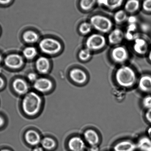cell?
I'll list each match as a JSON object with an SVG mask.
<instances>
[{"mask_svg": "<svg viewBox=\"0 0 151 151\" xmlns=\"http://www.w3.org/2000/svg\"><path fill=\"white\" fill-rule=\"evenodd\" d=\"M142 7L144 11L146 12H151V0H143Z\"/></svg>", "mask_w": 151, "mask_h": 151, "instance_id": "obj_30", "label": "cell"}, {"mask_svg": "<svg viewBox=\"0 0 151 151\" xmlns=\"http://www.w3.org/2000/svg\"><path fill=\"white\" fill-rule=\"evenodd\" d=\"M12 0H0V4L2 5H6L10 3Z\"/></svg>", "mask_w": 151, "mask_h": 151, "instance_id": "obj_35", "label": "cell"}, {"mask_svg": "<svg viewBox=\"0 0 151 151\" xmlns=\"http://www.w3.org/2000/svg\"><path fill=\"white\" fill-rule=\"evenodd\" d=\"M1 151H10L8 150H1Z\"/></svg>", "mask_w": 151, "mask_h": 151, "instance_id": "obj_42", "label": "cell"}, {"mask_svg": "<svg viewBox=\"0 0 151 151\" xmlns=\"http://www.w3.org/2000/svg\"><path fill=\"white\" fill-rule=\"evenodd\" d=\"M41 143L42 147L45 149H52L55 146V140L50 137H45L42 139Z\"/></svg>", "mask_w": 151, "mask_h": 151, "instance_id": "obj_26", "label": "cell"}, {"mask_svg": "<svg viewBox=\"0 0 151 151\" xmlns=\"http://www.w3.org/2000/svg\"><path fill=\"white\" fill-rule=\"evenodd\" d=\"M97 2V0H80V8L83 11H90L94 6Z\"/></svg>", "mask_w": 151, "mask_h": 151, "instance_id": "obj_23", "label": "cell"}, {"mask_svg": "<svg viewBox=\"0 0 151 151\" xmlns=\"http://www.w3.org/2000/svg\"><path fill=\"white\" fill-rule=\"evenodd\" d=\"M42 99L35 92L27 93L22 101V108L25 113L28 115L33 116L39 112L42 105Z\"/></svg>", "mask_w": 151, "mask_h": 151, "instance_id": "obj_2", "label": "cell"}, {"mask_svg": "<svg viewBox=\"0 0 151 151\" xmlns=\"http://www.w3.org/2000/svg\"><path fill=\"white\" fill-rule=\"evenodd\" d=\"M28 79L31 82H35L37 79V76L36 73H31L28 75Z\"/></svg>", "mask_w": 151, "mask_h": 151, "instance_id": "obj_31", "label": "cell"}, {"mask_svg": "<svg viewBox=\"0 0 151 151\" xmlns=\"http://www.w3.org/2000/svg\"><path fill=\"white\" fill-rule=\"evenodd\" d=\"M116 81L121 87L129 88L135 84L137 76L131 67L123 66L117 70L115 74Z\"/></svg>", "mask_w": 151, "mask_h": 151, "instance_id": "obj_1", "label": "cell"}, {"mask_svg": "<svg viewBox=\"0 0 151 151\" xmlns=\"http://www.w3.org/2000/svg\"><path fill=\"white\" fill-rule=\"evenodd\" d=\"M70 76L71 80L75 83L83 84L87 80V76L83 70L79 68H74L70 71Z\"/></svg>", "mask_w": 151, "mask_h": 151, "instance_id": "obj_12", "label": "cell"}, {"mask_svg": "<svg viewBox=\"0 0 151 151\" xmlns=\"http://www.w3.org/2000/svg\"><path fill=\"white\" fill-rule=\"evenodd\" d=\"M68 146L71 151H83L86 148L84 141L78 136L72 137L69 141Z\"/></svg>", "mask_w": 151, "mask_h": 151, "instance_id": "obj_11", "label": "cell"}, {"mask_svg": "<svg viewBox=\"0 0 151 151\" xmlns=\"http://www.w3.org/2000/svg\"><path fill=\"white\" fill-rule=\"evenodd\" d=\"M39 47L42 52L48 55H54L59 52L61 45L58 41L52 38L42 39L39 43Z\"/></svg>", "mask_w": 151, "mask_h": 151, "instance_id": "obj_4", "label": "cell"}, {"mask_svg": "<svg viewBox=\"0 0 151 151\" xmlns=\"http://www.w3.org/2000/svg\"><path fill=\"white\" fill-rule=\"evenodd\" d=\"M4 123V121L3 119L0 116V127L3 125Z\"/></svg>", "mask_w": 151, "mask_h": 151, "instance_id": "obj_39", "label": "cell"}, {"mask_svg": "<svg viewBox=\"0 0 151 151\" xmlns=\"http://www.w3.org/2000/svg\"><path fill=\"white\" fill-rule=\"evenodd\" d=\"M92 28L90 23L84 22L81 24L79 27V31L82 34L87 35L91 31Z\"/></svg>", "mask_w": 151, "mask_h": 151, "instance_id": "obj_27", "label": "cell"}, {"mask_svg": "<svg viewBox=\"0 0 151 151\" xmlns=\"http://www.w3.org/2000/svg\"><path fill=\"white\" fill-rule=\"evenodd\" d=\"M13 86L15 91L19 95L26 94L28 91V85L23 79H16L13 82Z\"/></svg>", "mask_w": 151, "mask_h": 151, "instance_id": "obj_14", "label": "cell"}, {"mask_svg": "<svg viewBox=\"0 0 151 151\" xmlns=\"http://www.w3.org/2000/svg\"><path fill=\"white\" fill-rule=\"evenodd\" d=\"M140 6L139 0H127L124 4V11L127 12L132 14L137 11Z\"/></svg>", "mask_w": 151, "mask_h": 151, "instance_id": "obj_21", "label": "cell"}, {"mask_svg": "<svg viewBox=\"0 0 151 151\" xmlns=\"http://www.w3.org/2000/svg\"><path fill=\"white\" fill-rule=\"evenodd\" d=\"M145 117L148 122L151 124V109L147 110L145 114Z\"/></svg>", "mask_w": 151, "mask_h": 151, "instance_id": "obj_33", "label": "cell"}, {"mask_svg": "<svg viewBox=\"0 0 151 151\" xmlns=\"http://www.w3.org/2000/svg\"><path fill=\"white\" fill-rule=\"evenodd\" d=\"M137 149L140 151H151V140L148 136H142L138 140Z\"/></svg>", "mask_w": 151, "mask_h": 151, "instance_id": "obj_20", "label": "cell"}, {"mask_svg": "<svg viewBox=\"0 0 151 151\" xmlns=\"http://www.w3.org/2000/svg\"><path fill=\"white\" fill-rule=\"evenodd\" d=\"M142 105L147 110L151 109V95H147L143 98L142 101Z\"/></svg>", "mask_w": 151, "mask_h": 151, "instance_id": "obj_29", "label": "cell"}, {"mask_svg": "<svg viewBox=\"0 0 151 151\" xmlns=\"http://www.w3.org/2000/svg\"><path fill=\"white\" fill-rule=\"evenodd\" d=\"M23 55L28 59H32L35 58L37 55L36 48L33 47H28L25 48L23 51Z\"/></svg>", "mask_w": 151, "mask_h": 151, "instance_id": "obj_25", "label": "cell"}, {"mask_svg": "<svg viewBox=\"0 0 151 151\" xmlns=\"http://www.w3.org/2000/svg\"><path fill=\"white\" fill-rule=\"evenodd\" d=\"M124 35L119 29H115L111 31L108 36V40L112 45H116L121 42L124 39Z\"/></svg>", "mask_w": 151, "mask_h": 151, "instance_id": "obj_13", "label": "cell"}, {"mask_svg": "<svg viewBox=\"0 0 151 151\" xmlns=\"http://www.w3.org/2000/svg\"><path fill=\"white\" fill-rule=\"evenodd\" d=\"M25 139L28 143L32 146L39 144L42 140L39 133L36 131L32 130L26 132L25 134Z\"/></svg>", "mask_w": 151, "mask_h": 151, "instance_id": "obj_18", "label": "cell"}, {"mask_svg": "<svg viewBox=\"0 0 151 151\" xmlns=\"http://www.w3.org/2000/svg\"><path fill=\"white\" fill-rule=\"evenodd\" d=\"M83 151H85V150H83Z\"/></svg>", "mask_w": 151, "mask_h": 151, "instance_id": "obj_43", "label": "cell"}, {"mask_svg": "<svg viewBox=\"0 0 151 151\" xmlns=\"http://www.w3.org/2000/svg\"><path fill=\"white\" fill-rule=\"evenodd\" d=\"M92 28L102 33H107L111 31L113 27L111 20L105 16L95 15L90 19V22Z\"/></svg>", "mask_w": 151, "mask_h": 151, "instance_id": "obj_3", "label": "cell"}, {"mask_svg": "<svg viewBox=\"0 0 151 151\" xmlns=\"http://www.w3.org/2000/svg\"><path fill=\"white\" fill-rule=\"evenodd\" d=\"M33 151H44L43 149L40 147H37L33 150Z\"/></svg>", "mask_w": 151, "mask_h": 151, "instance_id": "obj_37", "label": "cell"}, {"mask_svg": "<svg viewBox=\"0 0 151 151\" xmlns=\"http://www.w3.org/2000/svg\"><path fill=\"white\" fill-rule=\"evenodd\" d=\"M91 51L87 48L82 49L79 53V58L82 61L87 60L91 58Z\"/></svg>", "mask_w": 151, "mask_h": 151, "instance_id": "obj_28", "label": "cell"}, {"mask_svg": "<svg viewBox=\"0 0 151 151\" xmlns=\"http://www.w3.org/2000/svg\"><path fill=\"white\" fill-rule=\"evenodd\" d=\"M85 140L91 146L98 145L100 142L99 135L95 130L88 129L83 133Z\"/></svg>", "mask_w": 151, "mask_h": 151, "instance_id": "obj_10", "label": "cell"}, {"mask_svg": "<svg viewBox=\"0 0 151 151\" xmlns=\"http://www.w3.org/2000/svg\"><path fill=\"white\" fill-rule=\"evenodd\" d=\"M127 21L129 24H136L137 22V18L134 16H131L128 17Z\"/></svg>", "mask_w": 151, "mask_h": 151, "instance_id": "obj_32", "label": "cell"}, {"mask_svg": "<svg viewBox=\"0 0 151 151\" xmlns=\"http://www.w3.org/2000/svg\"><path fill=\"white\" fill-rule=\"evenodd\" d=\"M36 66L37 69L40 73L45 74L48 72L50 67L49 60L44 57H41L37 60Z\"/></svg>", "mask_w": 151, "mask_h": 151, "instance_id": "obj_19", "label": "cell"}, {"mask_svg": "<svg viewBox=\"0 0 151 151\" xmlns=\"http://www.w3.org/2000/svg\"><path fill=\"white\" fill-rule=\"evenodd\" d=\"M148 58H149L150 61H151V49L149 52V55H148Z\"/></svg>", "mask_w": 151, "mask_h": 151, "instance_id": "obj_40", "label": "cell"}, {"mask_svg": "<svg viewBox=\"0 0 151 151\" xmlns=\"http://www.w3.org/2000/svg\"><path fill=\"white\" fill-rule=\"evenodd\" d=\"M113 60L118 63H123L127 60L129 54L127 50L123 46H118L112 50L111 53Z\"/></svg>", "mask_w": 151, "mask_h": 151, "instance_id": "obj_6", "label": "cell"}, {"mask_svg": "<svg viewBox=\"0 0 151 151\" xmlns=\"http://www.w3.org/2000/svg\"><path fill=\"white\" fill-rule=\"evenodd\" d=\"M124 0H97V3L111 10L119 8L124 3Z\"/></svg>", "mask_w": 151, "mask_h": 151, "instance_id": "obj_17", "label": "cell"}, {"mask_svg": "<svg viewBox=\"0 0 151 151\" xmlns=\"http://www.w3.org/2000/svg\"><path fill=\"white\" fill-rule=\"evenodd\" d=\"M114 151H136L137 149L136 143L131 140L121 141L114 145Z\"/></svg>", "mask_w": 151, "mask_h": 151, "instance_id": "obj_8", "label": "cell"}, {"mask_svg": "<svg viewBox=\"0 0 151 151\" xmlns=\"http://www.w3.org/2000/svg\"><path fill=\"white\" fill-rule=\"evenodd\" d=\"M133 49L136 53L139 55H144L147 52L148 44L144 39L137 38L134 40Z\"/></svg>", "mask_w": 151, "mask_h": 151, "instance_id": "obj_16", "label": "cell"}, {"mask_svg": "<svg viewBox=\"0 0 151 151\" xmlns=\"http://www.w3.org/2000/svg\"><path fill=\"white\" fill-rule=\"evenodd\" d=\"M138 87L142 92H151V76L147 75L142 76L139 79Z\"/></svg>", "mask_w": 151, "mask_h": 151, "instance_id": "obj_15", "label": "cell"}, {"mask_svg": "<svg viewBox=\"0 0 151 151\" xmlns=\"http://www.w3.org/2000/svg\"><path fill=\"white\" fill-rule=\"evenodd\" d=\"M148 137L151 140V127L148 128L147 130Z\"/></svg>", "mask_w": 151, "mask_h": 151, "instance_id": "obj_36", "label": "cell"}, {"mask_svg": "<svg viewBox=\"0 0 151 151\" xmlns=\"http://www.w3.org/2000/svg\"><path fill=\"white\" fill-rule=\"evenodd\" d=\"M6 65L9 68L13 69L20 68L24 63L23 58L17 54H11L8 55L5 60Z\"/></svg>", "mask_w": 151, "mask_h": 151, "instance_id": "obj_7", "label": "cell"}, {"mask_svg": "<svg viewBox=\"0 0 151 151\" xmlns=\"http://www.w3.org/2000/svg\"><path fill=\"white\" fill-rule=\"evenodd\" d=\"M34 87L38 91L45 92L48 91L52 87V83L50 80L45 78L37 79L35 82Z\"/></svg>", "mask_w": 151, "mask_h": 151, "instance_id": "obj_9", "label": "cell"}, {"mask_svg": "<svg viewBox=\"0 0 151 151\" xmlns=\"http://www.w3.org/2000/svg\"><path fill=\"white\" fill-rule=\"evenodd\" d=\"M23 39L27 43H35L39 39V36L36 32L32 30H28L23 34Z\"/></svg>", "mask_w": 151, "mask_h": 151, "instance_id": "obj_22", "label": "cell"}, {"mask_svg": "<svg viewBox=\"0 0 151 151\" xmlns=\"http://www.w3.org/2000/svg\"><path fill=\"white\" fill-rule=\"evenodd\" d=\"M4 85V81L3 79L0 77V88L3 86Z\"/></svg>", "mask_w": 151, "mask_h": 151, "instance_id": "obj_38", "label": "cell"}, {"mask_svg": "<svg viewBox=\"0 0 151 151\" xmlns=\"http://www.w3.org/2000/svg\"><path fill=\"white\" fill-rule=\"evenodd\" d=\"M2 57L1 56V55H0V63L1 62V61H2Z\"/></svg>", "mask_w": 151, "mask_h": 151, "instance_id": "obj_41", "label": "cell"}, {"mask_svg": "<svg viewBox=\"0 0 151 151\" xmlns=\"http://www.w3.org/2000/svg\"><path fill=\"white\" fill-rule=\"evenodd\" d=\"M90 151H99V148L98 145L91 146L90 148Z\"/></svg>", "mask_w": 151, "mask_h": 151, "instance_id": "obj_34", "label": "cell"}, {"mask_svg": "<svg viewBox=\"0 0 151 151\" xmlns=\"http://www.w3.org/2000/svg\"><path fill=\"white\" fill-rule=\"evenodd\" d=\"M127 12L124 10H120L116 12L114 15V19L117 23H121L127 20Z\"/></svg>", "mask_w": 151, "mask_h": 151, "instance_id": "obj_24", "label": "cell"}, {"mask_svg": "<svg viewBox=\"0 0 151 151\" xmlns=\"http://www.w3.org/2000/svg\"><path fill=\"white\" fill-rule=\"evenodd\" d=\"M104 36L99 34H93L88 37L86 41V48L91 51L102 49L106 45Z\"/></svg>", "mask_w": 151, "mask_h": 151, "instance_id": "obj_5", "label": "cell"}]
</instances>
